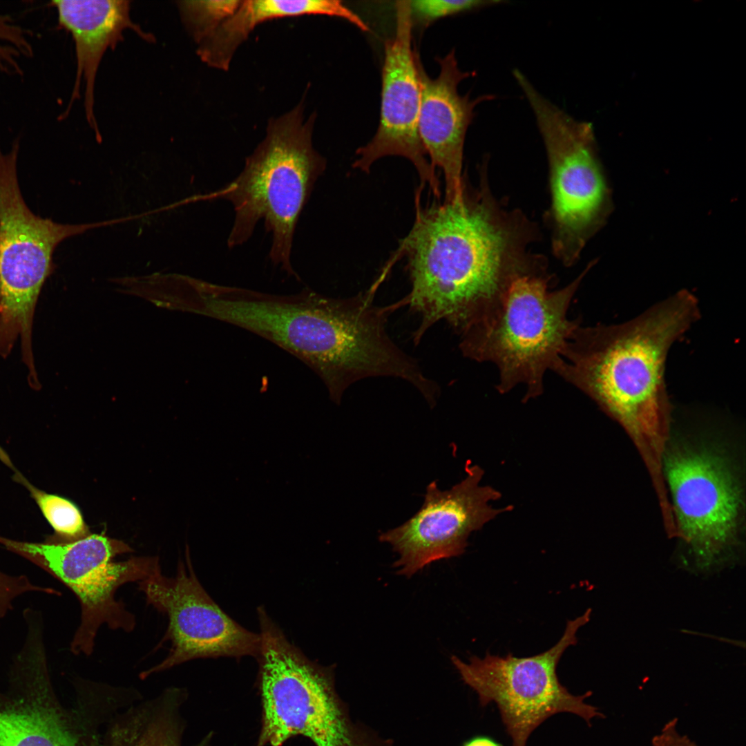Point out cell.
I'll return each mask as SVG.
<instances>
[{"instance_id":"obj_1","label":"cell","mask_w":746,"mask_h":746,"mask_svg":"<svg viewBox=\"0 0 746 746\" xmlns=\"http://www.w3.org/2000/svg\"><path fill=\"white\" fill-rule=\"evenodd\" d=\"M421 193L396 253L406 257L412 286L403 300L421 321L416 343L441 320L463 334L496 309L516 278L544 271L542 257L526 251L534 227L498 204L486 176L475 190L464 180L457 201L422 205Z\"/></svg>"},{"instance_id":"obj_2","label":"cell","mask_w":746,"mask_h":746,"mask_svg":"<svg viewBox=\"0 0 746 746\" xmlns=\"http://www.w3.org/2000/svg\"><path fill=\"white\" fill-rule=\"evenodd\" d=\"M700 317L697 298L682 290L626 322L579 325L552 369L624 428L658 479L671 410L667 358Z\"/></svg>"},{"instance_id":"obj_3","label":"cell","mask_w":746,"mask_h":746,"mask_svg":"<svg viewBox=\"0 0 746 746\" xmlns=\"http://www.w3.org/2000/svg\"><path fill=\"white\" fill-rule=\"evenodd\" d=\"M370 287L347 298L309 289L277 295L204 283L196 312L256 334L305 363L340 403L345 390L368 377L388 376L399 350L385 329L388 307L374 303Z\"/></svg>"},{"instance_id":"obj_4","label":"cell","mask_w":746,"mask_h":746,"mask_svg":"<svg viewBox=\"0 0 746 746\" xmlns=\"http://www.w3.org/2000/svg\"><path fill=\"white\" fill-rule=\"evenodd\" d=\"M304 100L291 111L272 117L264 139L231 182L211 194L230 202L235 218L227 244L247 242L260 220L271 233V261L297 277L290 262L294 234L300 214L326 160L312 144L316 117L304 119Z\"/></svg>"},{"instance_id":"obj_5","label":"cell","mask_w":746,"mask_h":746,"mask_svg":"<svg viewBox=\"0 0 746 746\" xmlns=\"http://www.w3.org/2000/svg\"><path fill=\"white\" fill-rule=\"evenodd\" d=\"M258 615L260 647L256 658L262 703L258 746H281L298 735L315 746H395L392 739L352 719L336 690L332 667L307 658L262 606Z\"/></svg>"},{"instance_id":"obj_6","label":"cell","mask_w":746,"mask_h":746,"mask_svg":"<svg viewBox=\"0 0 746 746\" xmlns=\"http://www.w3.org/2000/svg\"><path fill=\"white\" fill-rule=\"evenodd\" d=\"M586 272L554 291H548L546 271L521 276L488 317L461 334L466 356L497 365L500 392L519 384L526 388V399L543 392L545 372L552 370L580 325L567 313Z\"/></svg>"},{"instance_id":"obj_7","label":"cell","mask_w":746,"mask_h":746,"mask_svg":"<svg viewBox=\"0 0 746 746\" xmlns=\"http://www.w3.org/2000/svg\"><path fill=\"white\" fill-rule=\"evenodd\" d=\"M19 140L8 153L0 145V356L20 337L22 361L35 364L32 328L41 289L53 269L52 255L64 240L122 219L90 224L56 222L26 204L17 176Z\"/></svg>"},{"instance_id":"obj_8","label":"cell","mask_w":746,"mask_h":746,"mask_svg":"<svg viewBox=\"0 0 746 746\" xmlns=\"http://www.w3.org/2000/svg\"><path fill=\"white\" fill-rule=\"evenodd\" d=\"M513 74L533 111L546 150L552 201L546 217L553 251L570 266L596 225L605 196L593 127L547 99L519 69Z\"/></svg>"},{"instance_id":"obj_9","label":"cell","mask_w":746,"mask_h":746,"mask_svg":"<svg viewBox=\"0 0 746 746\" xmlns=\"http://www.w3.org/2000/svg\"><path fill=\"white\" fill-rule=\"evenodd\" d=\"M591 609L567 622L560 640L548 650L530 657L518 658L487 653L463 662L450 658L463 682L478 695L482 707L495 702L513 746H526L531 733L544 720L567 712L583 718L589 726L595 717L603 718L596 707L584 702L592 692L571 694L557 675L558 662L566 649L577 642V632L589 620Z\"/></svg>"},{"instance_id":"obj_10","label":"cell","mask_w":746,"mask_h":746,"mask_svg":"<svg viewBox=\"0 0 746 746\" xmlns=\"http://www.w3.org/2000/svg\"><path fill=\"white\" fill-rule=\"evenodd\" d=\"M0 544L42 566L68 587L81 605V622L71 642L75 654L93 651L99 628L129 632L134 615L115 600L123 584L140 582L160 568L156 557H137L115 562L114 557L132 551L124 542L103 535L88 534L61 543L15 541L0 537Z\"/></svg>"},{"instance_id":"obj_11","label":"cell","mask_w":746,"mask_h":746,"mask_svg":"<svg viewBox=\"0 0 746 746\" xmlns=\"http://www.w3.org/2000/svg\"><path fill=\"white\" fill-rule=\"evenodd\" d=\"M662 468L668 482L679 536L697 569L711 570L738 542L742 495L729 461L710 448L682 446L665 450Z\"/></svg>"},{"instance_id":"obj_12","label":"cell","mask_w":746,"mask_h":746,"mask_svg":"<svg viewBox=\"0 0 746 746\" xmlns=\"http://www.w3.org/2000/svg\"><path fill=\"white\" fill-rule=\"evenodd\" d=\"M146 602L166 614L169 627L162 640L171 642L167 656L142 672V678L196 658L251 656L257 658L260 634L230 618L198 580L186 553V563L168 577L161 569L139 582Z\"/></svg>"},{"instance_id":"obj_13","label":"cell","mask_w":746,"mask_h":746,"mask_svg":"<svg viewBox=\"0 0 746 746\" xmlns=\"http://www.w3.org/2000/svg\"><path fill=\"white\" fill-rule=\"evenodd\" d=\"M466 477L450 490H441L437 481L426 487L421 508L403 524L381 533L399 558L393 566L397 574L412 577L433 562L462 555L470 535L501 513L513 509L493 507L501 494L481 485L484 470L467 464Z\"/></svg>"},{"instance_id":"obj_14","label":"cell","mask_w":746,"mask_h":746,"mask_svg":"<svg viewBox=\"0 0 746 746\" xmlns=\"http://www.w3.org/2000/svg\"><path fill=\"white\" fill-rule=\"evenodd\" d=\"M395 8L396 31L384 44L379 124L372 139L357 149L353 167L368 173L380 158L403 157L416 168L420 187L428 186L439 200V178L419 134L421 87L409 1H396Z\"/></svg>"},{"instance_id":"obj_15","label":"cell","mask_w":746,"mask_h":746,"mask_svg":"<svg viewBox=\"0 0 746 746\" xmlns=\"http://www.w3.org/2000/svg\"><path fill=\"white\" fill-rule=\"evenodd\" d=\"M440 71L430 77L420 62L417 64L421 87L419 134L432 166L439 167L445 179L446 202L462 197L461 175L466 134L475 115L477 104L493 99L484 95L471 99L461 95L458 86L475 73L462 71L458 66L455 50L443 57H437Z\"/></svg>"},{"instance_id":"obj_16","label":"cell","mask_w":746,"mask_h":746,"mask_svg":"<svg viewBox=\"0 0 746 746\" xmlns=\"http://www.w3.org/2000/svg\"><path fill=\"white\" fill-rule=\"evenodd\" d=\"M130 3L126 0H59L50 3L57 11L59 26L72 35L77 61L75 86L68 107L61 117H66L74 101L79 97L83 77L86 117L99 142L102 137L94 113L95 84L104 54L123 40V32L127 29L144 40L155 41L153 35L131 20Z\"/></svg>"},{"instance_id":"obj_17","label":"cell","mask_w":746,"mask_h":746,"mask_svg":"<svg viewBox=\"0 0 746 746\" xmlns=\"http://www.w3.org/2000/svg\"><path fill=\"white\" fill-rule=\"evenodd\" d=\"M23 694L0 703V746H82L79 721L53 700L46 658L32 655L16 664Z\"/></svg>"},{"instance_id":"obj_18","label":"cell","mask_w":746,"mask_h":746,"mask_svg":"<svg viewBox=\"0 0 746 746\" xmlns=\"http://www.w3.org/2000/svg\"><path fill=\"white\" fill-rule=\"evenodd\" d=\"M303 15H327L352 23L362 31L369 27L338 0H243L235 12L198 45L197 55L207 66L227 71L238 48L264 21Z\"/></svg>"},{"instance_id":"obj_19","label":"cell","mask_w":746,"mask_h":746,"mask_svg":"<svg viewBox=\"0 0 746 746\" xmlns=\"http://www.w3.org/2000/svg\"><path fill=\"white\" fill-rule=\"evenodd\" d=\"M177 689L131 707L109 723L104 735L88 725L85 746H181Z\"/></svg>"},{"instance_id":"obj_20","label":"cell","mask_w":746,"mask_h":746,"mask_svg":"<svg viewBox=\"0 0 746 746\" xmlns=\"http://www.w3.org/2000/svg\"><path fill=\"white\" fill-rule=\"evenodd\" d=\"M15 476L29 490L46 519L57 534L73 541L90 534L79 508L70 500L47 493L32 485L20 473Z\"/></svg>"},{"instance_id":"obj_21","label":"cell","mask_w":746,"mask_h":746,"mask_svg":"<svg viewBox=\"0 0 746 746\" xmlns=\"http://www.w3.org/2000/svg\"><path fill=\"white\" fill-rule=\"evenodd\" d=\"M242 1H178L177 5L187 32L198 45L235 12Z\"/></svg>"},{"instance_id":"obj_22","label":"cell","mask_w":746,"mask_h":746,"mask_svg":"<svg viewBox=\"0 0 746 746\" xmlns=\"http://www.w3.org/2000/svg\"><path fill=\"white\" fill-rule=\"evenodd\" d=\"M500 0L409 1L412 23L426 26L440 19L503 3Z\"/></svg>"},{"instance_id":"obj_23","label":"cell","mask_w":746,"mask_h":746,"mask_svg":"<svg viewBox=\"0 0 746 746\" xmlns=\"http://www.w3.org/2000/svg\"><path fill=\"white\" fill-rule=\"evenodd\" d=\"M52 590L33 584L25 575L7 574L0 571V619L12 608L22 595L29 593H51Z\"/></svg>"},{"instance_id":"obj_24","label":"cell","mask_w":746,"mask_h":746,"mask_svg":"<svg viewBox=\"0 0 746 746\" xmlns=\"http://www.w3.org/2000/svg\"><path fill=\"white\" fill-rule=\"evenodd\" d=\"M678 719L674 718L667 723L660 732L653 737V746H698L687 735L677 729Z\"/></svg>"},{"instance_id":"obj_25","label":"cell","mask_w":746,"mask_h":746,"mask_svg":"<svg viewBox=\"0 0 746 746\" xmlns=\"http://www.w3.org/2000/svg\"><path fill=\"white\" fill-rule=\"evenodd\" d=\"M461 746H504L501 743L487 735H477L465 741Z\"/></svg>"}]
</instances>
